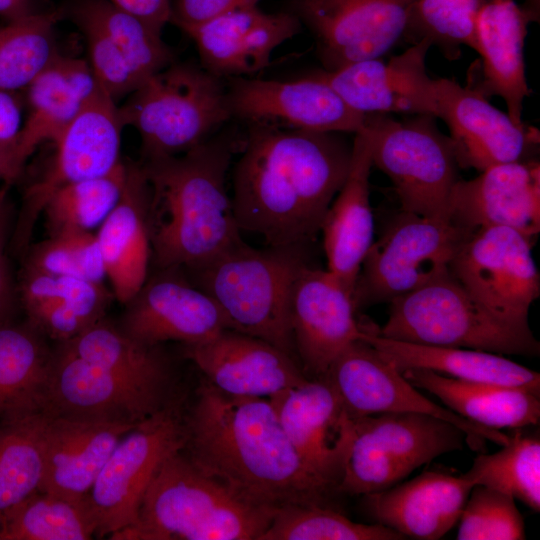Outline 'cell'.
<instances>
[{
	"instance_id": "obj_37",
	"label": "cell",
	"mask_w": 540,
	"mask_h": 540,
	"mask_svg": "<svg viewBox=\"0 0 540 540\" xmlns=\"http://www.w3.org/2000/svg\"><path fill=\"white\" fill-rule=\"evenodd\" d=\"M60 343L85 361L120 374L173 384L170 361L160 345L136 341L105 317L76 337Z\"/></svg>"
},
{
	"instance_id": "obj_41",
	"label": "cell",
	"mask_w": 540,
	"mask_h": 540,
	"mask_svg": "<svg viewBox=\"0 0 540 540\" xmlns=\"http://www.w3.org/2000/svg\"><path fill=\"white\" fill-rule=\"evenodd\" d=\"M473 485H482L540 511V440L515 432L493 454H480L465 473Z\"/></svg>"
},
{
	"instance_id": "obj_54",
	"label": "cell",
	"mask_w": 540,
	"mask_h": 540,
	"mask_svg": "<svg viewBox=\"0 0 540 540\" xmlns=\"http://www.w3.org/2000/svg\"><path fill=\"white\" fill-rule=\"evenodd\" d=\"M406 1H408V2H412L413 0H406Z\"/></svg>"
},
{
	"instance_id": "obj_19",
	"label": "cell",
	"mask_w": 540,
	"mask_h": 540,
	"mask_svg": "<svg viewBox=\"0 0 540 540\" xmlns=\"http://www.w3.org/2000/svg\"><path fill=\"white\" fill-rule=\"evenodd\" d=\"M436 94V118L449 128L460 167L481 172L494 165L532 159L539 145L535 127L516 124L472 86L439 78Z\"/></svg>"
},
{
	"instance_id": "obj_33",
	"label": "cell",
	"mask_w": 540,
	"mask_h": 540,
	"mask_svg": "<svg viewBox=\"0 0 540 540\" xmlns=\"http://www.w3.org/2000/svg\"><path fill=\"white\" fill-rule=\"evenodd\" d=\"M360 339L400 372L426 369L454 379L521 387L540 393V374L500 354L482 350L416 344L378 335L360 322Z\"/></svg>"
},
{
	"instance_id": "obj_23",
	"label": "cell",
	"mask_w": 540,
	"mask_h": 540,
	"mask_svg": "<svg viewBox=\"0 0 540 540\" xmlns=\"http://www.w3.org/2000/svg\"><path fill=\"white\" fill-rule=\"evenodd\" d=\"M448 219L470 233L504 226L535 241L540 232L539 161L498 164L473 179H459L450 195Z\"/></svg>"
},
{
	"instance_id": "obj_5",
	"label": "cell",
	"mask_w": 540,
	"mask_h": 540,
	"mask_svg": "<svg viewBox=\"0 0 540 540\" xmlns=\"http://www.w3.org/2000/svg\"><path fill=\"white\" fill-rule=\"evenodd\" d=\"M311 247L294 244L257 249L242 240L183 271L216 301L233 330L262 339L295 359L290 297L296 278L312 264Z\"/></svg>"
},
{
	"instance_id": "obj_48",
	"label": "cell",
	"mask_w": 540,
	"mask_h": 540,
	"mask_svg": "<svg viewBox=\"0 0 540 540\" xmlns=\"http://www.w3.org/2000/svg\"><path fill=\"white\" fill-rule=\"evenodd\" d=\"M9 184L0 186V321L13 320L18 297L6 255L7 240L11 229L12 205Z\"/></svg>"
},
{
	"instance_id": "obj_30",
	"label": "cell",
	"mask_w": 540,
	"mask_h": 540,
	"mask_svg": "<svg viewBox=\"0 0 540 540\" xmlns=\"http://www.w3.org/2000/svg\"><path fill=\"white\" fill-rule=\"evenodd\" d=\"M150 189L141 163L127 162L121 197L96 233L106 278L126 304L148 278L152 250L148 225Z\"/></svg>"
},
{
	"instance_id": "obj_47",
	"label": "cell",
	"mask_w": 540,
	"mask_h": 540,
	"mask_svg": "<svg viewBox=\"0 0 540 540\" xmlns=\"http://www.w3.org/2000/svg\"><path fill=\"white\" fill-rule=\"evenodd\" d=\"M68 13L84 35L88 63L99 87L116 102L127 97L139 86V81L115 43L100 24L75 3Z\"/></svg>"
},
{
	"instance_id": "obj_27",
	"label": "cell",
	"mask_w": 540,
	"mask_h": 540,
	"mask_svg": "<svg viewBox=\"0 0 540 540\" xmlns=\"http://www.w3.org/2000/svg\"><path fill=\"white\" fill-rule=\"evenodd\" d=\"M41 412L44 473L39 491L83 499L120 439L135 425Z\"/></svg>"
},
{
	"instance_id": "obj_21",
	"label": "cell",
	"mask_w": 540,
	"mask_h": 540,
	"mask_svg": "<svg viewBox=\"0 0 540 540\" xmlns=\"http://www.w3.org/2000/svg\"><path fill=\"white\" fill-rule=\"evenodd\" d=\"M352 296L327 268L312 264L296 278L290 297V321L297 358L307 374L325 376L338 355L360 339Z\"/></svg>"
},
{
	"instance_id": "obj_34",
	"label": "cell",
	"mask_w": 540,
	"mask_h": 540,
	"mask_svg": "<svg viewBox=\"0 0 540 540\" xmlns=\"http://www.w3.org/2000/svg\"><path fill=\"white\" fill-rule=\"evenodd\" d=\"M402 375L445 406L477 425L501 430L538 425L540 393L532 390L447 377L426 369H406Z\"/></svg>"
},
{
	"instance_id": "obj_2",
	"label": "cell",
	"mask_w": 540,
	"mask_h": 540,
	"mask_svg": "<svg viewBox=\"0 0 540 540\" xmlns=\"http://www.w3.org/2000/svg\"><path fill=\"white\" fill-rule=\"evenodd\" d=\"M185 421L186 455L258 503L325 505L336 489L299 456L268 398L229 395L207 382Z\"/></svg>"
},
{
	"instance_id": "obj_40",
	"label": "cell",
	"mask_w": 540,
	"mask_h": 540,
	"mask_svg": "<svg viewBox=\"0 0 540 540\" xmlns=\"http://www.w3.org/2000/svg\"><path fill=\"white\" fill-rule=\"evenodd\" d=\"M127 178V162L107 174L69 184L57 190L45 204L48 235L92 232L118 203Z\"/></svg>"
},
{
	"instance_id": "obj_38",
	"label": "cell",
	"mask_w": 540,
	"mask_h": 540,
	"mask_svg": "<svg viewBox=\"0 0 540 540\" xmlns=\"http://www.w3.org/2000/svg\"><path fill=\"white\" fill-rule=\"evenodd\" d=\"M97 522L88 496L73 500L36 492L0 522V540H87Z\"/></svg>"
},
{
	"instance_id": "obj_12",
	"label": "cell",
	"mask_w": 540,
	"mask_h": 540,
	"mask_svg": "<svg viewBox=\"0 0 540 540\" xmlns=\"http://www.w3.org/2000/svg\"><path fill=\"white\" fill-rule=\"evenodd\" d=\"M125 127L119 106L100 87L53 142L44 171L25 188L12 233V246L26 251L34 226L49 198L59 189L109 173L121 162Z\"/></svg>"
},
{
	"instance_id": "obj_35",
	"label": "cell",
	"mask_w": 540,
	"mask_h": 540,
	"mask_svg": "<svg viewBox=\"0 0 540 540\" xmlns=\"http://www.w3.org/2000/svg\"><path fill=\"white\" fill-rule=\"evenodd\" d=\"M28 322L0 321V419L40 410L53 350Z\"/></svg>"
},
{
	"instance_id": "obj_42",
	"label": "cell",
	"mask_w": 540,
	"mask_h": 540,
	"mask_svg": "<svg viewBox=\"0 0 540 540\" xmlns=\"http://www.w3.org/2000/svg\"><path fill=\"white\" fill-rule=\"evenodd\" d=\"M93 17L115 43L139 81L174 62V53L161 33L110 0H76L74 2Z\"/></svg>"
},
{
	"instance_id": "obj_1",
	"label": "cell",
	"mask_w": 540,
	"mask_h": 540,
	"mask_svg": "<svg viewBox=\"0 0 540 540\" xmlns=\"http://www.w3.org/2000/svg\"><path fill=\"white\" fill-rule=\"evenodd\" d=\"M342 134L247 125L232 178L240 231L268 246L313 245L349 170Z\"/></svg>"
},
{
	"instance_id": "obj_14",
	"label": "cell",
	"mask_w": 540,
	"mask_h": 540,
	"mask_svg": "<svg viewBox=\"0 0 540 540\" xmlns=\"http://www.w3.org/2000/svg\"><path fill=\"white\" fill-rule=\"evenodd\" d=\"M533 244L534 240L513 228H481L463 241L449 269L494 316L519 329L531 330L529 309L540 295Z\"/></svg>"
},
{
	"instance_id": "obj_46",
	"label": "cell",
	"mask_w": 540,
	"mask_h": 540,
	"mask_svg": "<svg viewBox=\"0 0 540 540\" xmlns=\"http://www.w3.org/2000/svg\"><path fill=\"white\" fill-rule=\"evenodd\" d=\"M458 521V540L525 539L515 499L482 485L472 487Z\"/></svg>"
},
{
	"instance_id": "obj_9",
	"label": "cell",
	"mask_w": 540,
	"mask_h": 540,
	"mask_svg": "<svg viewBox=\"0 0 540 540\" xmlns=\"http://www.w3.org/2000/svg\"><path fill=\"white\" fill-rule=\"evenodd\" d=\"M470 234L448 219L401 210L363 259L351 295L356 311L389 303L448 270Z\"/></svg>"
},
{
	"instance_id": "obj_18",
	"label": "cell",
	"mask_w": 540,
	"mask_h": 540,
	"mask_svg": "<svg viewBox=\"0 0 540 540\" xmlns=\"http://www.w3.org/2000/svg\"><path fill=\"white\" fill-rule=\"evenodd\" d=\"M118 327L146 345L204 342L233 326L216 301L182 268L159 269L126 303Z\"/></svg>"
},
{
	"instance_id": "obj_16",
	"label": "cell",
	"mask_w": 540,
	"mask_h": 540,
	"mask_svg": "<svg viewBox=\"0 0 540 540\" xmlns=\"http://www.w3.org/2000/svg\"><path fill=\"white\" fill-rule=\"evenodd\" d=\"M226 86L232 119L246 125L355 134L366 124L367 115L348 106L319 72L285 81L230 78Z\"/></svg>"
},
{
	"instance_id": "obj_3",
	"label": "cell",
	"mask_w": 540,
	"mask_h": 540,
	"mask_svg": "<svg viewBox=\"0 0 540 540\" xmlns=\"http://www.w3.org/2000/svg\"><path fill=\"white\" fill-rule=\"evenodd\" d=\"M243 136L226 129L185 153L141 162L150 189L151 261L158 269L200 265L243 240L226 186Z\"/></svg>"
},
{
	"instance_id": "obj_32",
	"label": "cell",
	"mask_w": 540,
	"mask_h": 540,
	"mask_svg": "<svg viewBox=\"0 0 540 540\" xmlns=\"http://www.w3.org/2000/svg\"><path fill=\"white\" fill-rule=\"evenodd\" d=\"M98 88L88 61L59 53L24 90L27 112L16 147L20 162L25 165L41 144L53 143Z\"/></svg>"
},
{
	"instance_id": "obj_11",
	"label": "cell",
	"mask_w": 540,
	"mask_h": 540,
	"mask_svg": "<svg viewBox=\"0 0 540 540\" xmlns=\"http://www.w3.org/2000/svg\"><path fill=\"white\" fill-rule=\"evenodd\" d=\"M187 441L181 400L131 428L118 442L88 493L97 529L113 535L133 526L146 490L162 463Z\"/></svg>"
},
{
	"instance_id": "obj_51",
	"label": "cell",
	"mask_w": 540,
	"mask_h": 540,
	"mask_svg": "<svg viewBox=\"0 0 540 540\" xmlns=\"http://www.w3.org/2000/svg\"><path fill=\"white\" fill-rule=\"evenodd\" d=\"M118 7L135 15L152 29L162 33L171 20V0H110Z\"/></svg>"
},
{
	"instance_id": "obj_31",
	"label": "cell",
	"mask_w": 540,
	"mask_h": 540,
	"mask_svg": "<svg viewBox=\"0 0 540 540\" xmlns=\"http://www.w3.org/2000/svg\"><path fill=\"white\" fill-rule=\"evenodd\" d=\"M27 322L56 341L65 342L105 317L115 299L103 282L38 271L23 266L16 284Z\"/></svg>"
},
{
	"instance_id": "obj_10",
	"label": "cell",
	"mask_w": 540,
	"mask_h": 540,
	"mask_svg": "<svg viewBox=\"0 0 540 540\" xmlns=\"http://www.w3.org/2000/svg\"><path fill=\"white\" fill-rule=\"evenodd\" d=\"M435 118L416 115L397 121L377 114L367 115V124L374 133L373 167L392 182L401 210L448 219L460 166L450 138L438 130Z\"/></svg>"
},
{
	"instance_id": "obj_20",
	"label": "cell",
	"mask_w": 540,
	"mask_h": 540,
	"mask_svg": "<svg viewBox=\"0 0 540 540\" xmlns=\"http://www.w3.org/2000/svg\"><path fill=\"white\" fill-rule=\"evenodd\" d=\"M431 47L429 41L421 40L388 61L368 59L319 73L348 106L363 115L436 117V79L426 69Z\"/></svg>"
},
{
	"instance_id": "obj_39",
	"label": "cell",
	"mask_w": 540,
	"mask_h": 540,
	"mask_svg": "<svg viewBox=\"0 0 540 540\" xmlns=\"http://www.w3.org/2000/svg\"><path fill=\"white\" fill-rule=\"evenodd\" d=\"M61 14L33 12L0 26V91L25 90L52 63Z\"/></svg>"
},
{
	"instance_id": "obj_50",
	"label": "cell",
	"mask_w": 540,
	"mask_h": 540,
	"mask_svg": "<svg viewBox=\"0 0 540 540\" xmlns=\"http://www.w3.org/2000/svg\"><path fill=\"white\" fill-rule=\"evenodd\" d=\"M23 100L18 92L0 91V147H17L24 121Z\"/></svg>"
},
{
	"instance_id": "obj_22",
	"label": "cell",
	"mask_w": 540,
	"mask_h": 540,
	"mask_svg": "<svg viewBox=\"0 0 540 540\" xmlns=\"http://www.w3.org/2000/svg\"><path fill=\"white\" fill-rule=\"evenodd\" d=\"M268 399L302 460L338 490L354 419L332 385L308 378Z\"/></svg>"
},
{
	"instance_id": "obj_53",
	"label": "cell",
	"mask_w": 540,
	"mask_h": 540,
	"mask_svg": "<svg viewBox=\"0 0 540 540\" xmlns=\"http://www.w3.org/2000/svg\"><path fill=\"white\" fill-rule=\"evenodd\" d=\"M33 13L30 3L24 0H0V17L7 23Z\"/></svg>"
},
{
	"instance_id": "obj_13",
	"label": "cell",
	"mask_w": 540,
	"mask_h": 540,
	"mask_svg": "<svg viewBox=\"0 0 540 540\" xmlns=\"http://www.w3.org/2000/svg\"><path fill=\"white\" fill-rule=\"evenodd\" d=\"M172 386L90 363L59 343L53 350L40 411L136 425L175 399Z\"/></svg>"
},
{
	"instance_id": "obj_7",
	"label": "cell",
	"mask_w": 540,
	"mask_h": 540,
	"mask_svg": "<svg viewBox=\"0 0 540 540\" xmlns=\"http://www.w3.org/2000/svg\"><path fill=\"white\" fill-rule=\"evenodd\" d=\"M380 336L432 346L469 348L496 354L536 356L540 344L531 330L514 327L490 313L450 269L389 302Z\"/></svg>"
},
{
	"instance_id": "obj_8",
	"label": "cell",
	"mask_w": 540,
	"mask_h": 540,
	"mask_svg": "<svg viewBox=\"0 0 540 540\" xmlns=\"http://www.w3.org/2000/svg\"><path fill=\"white\" fill-rule=\"evenodd\" d=\"M354 419L338 490L367 495L390 488L442 454L461 450L466 434L422 413L382 412Z\"/></svg>"
},
{
	"instance_id": "obj_43",
	"label": "cell",
	"mask_w": 540,
	"mask_h": 540,
	"mask_svg": "<svg viewBox=\"0 0 540 540\" xmlns=\"http://www.w3.org/2000/svg\"><path fill=\"white\" fill-rule=\"evenodd\" d=\"M398 532L381 525L356 523L320 504H296L278 509L259 540H399Z\"/></svg>"
},
{
	"instance_id": "obj_4",
	"label": "cell",
	"mask_w": 540,
	"mask_h": 540,
	"mask_svg": "<svg viewBox=\"0 0 540 540\" xmlns=\"http://www.w3.org/2000/svg\"><path fill=\"white\" fill-rule=\"evenodd\" d=\"M279 508L256 502L196 465L182 450L157 470L137 522L116 540H259Z\"/></svg>"
},
{
	"instance_id": "obj_6",
	"label": "cell",
	"mask_w": 540,
	"mask_h": 540,
	"mask_svg": "<svg viewBox=\"0 0 540 540\" xmlns=\"http://www.w3.org/2000/svg\"><path fill=\"white\" fill-rule=\"evenodd\" d=\"M127 97L120 114L138 132L143 160L185 153L232 119L226 80L200 63L174 61Z\"/></svg>"
},
{
	"instance_id": "obj_29",
	"label": "cell",
	"mask_w": 540,
	"mask_h": 540,
	"mask_svg": "<svg viewBox=\"0 0 540 540\" xmlns=\"http://www.w3.org/2000/svg\"><path fill=\"white\" fill-rule=\"evenodd\" d=\"M530 17L514 0H478L474 47L481 60L480 84L486 97H501L516 124L530 94L524 63V42Z\"/></svg>"
},
{
	"instance_id": "obj_44",
	"label": "cell",
	"mask_w": 540,
	"mask_h": 540,
	"mask_svg": "<svg viewBox=\"0 0 540 540\" xmlns=\"http://www.w3.org/2000/svg\"><path fill=\"white\" fill-rule=\"evenodd\" d=\"M477 8L478 0H413L403 36L412 44L427 40L453 60L462 46L474 47Z\"/></svg>"
},
{
	"instance_id": "obj_52",
	"label": "cell",
	"mask_w": 540,
	"mask_h": 540,
	"mask_svg": "<svg viewBox=\"0 0 540 540\" xmlns=\"http://www.w3.org/2000/svg\"><path fill=\"white\" fill-rule=\"evenodd\" d=\"M24 166L15 148L0 147V181L11 185L21 176Z\"/></svg>"
},
{
	"instance_id": "obj_49",
	"label": "cell",
	"mask_w": 540,
	"mask_h": 540,
	"mask_svg": "<svg viewBox=\"0 0 540 540\" xmlns=\"http://www.w3.org/2000/svg\"><path fill=\"white\" fill-rule=\"evenodd\" d=\"M260 0H174L171 20L184 32L223 13L257 6Z\"/></svg>"
},
{
	"instance_id": "obj_26",
	"label": "cell",
	"mask_w": 540,
	"mask_h": 540,
	"mask_svg": "<svg viewBox=\"0 0 540 540\" xmlns=\"http://www.w3.org/2000/svg\"><path fill=\"white\" fill-rule=\"evenodd\" d=\"M373 145L374 133L366 119L365 127L354 134L347 176L320 230L327 269L351 295L363 259L374 241L369 195Z\"/></svg>"
},
{
	"instance_id": "obj_55",
	"label": "cell",
	"mask_w": 540,
	"mask_h": 540,
	"mask_svg": "<svg viewBox=\"0 0 540 540\" xmlns=\"http://www.w3.org/2000/svg\"><path fill=\"white\" fill-rule=\"evenodd\" d=\"M24 1H27V2H29V0H24Z\"/></svg>"
},
{
	"instance_id": "obj_25",
	"label": "cell",
	"mask_w": 540,
	"mask_h": 540,
	"mask_svg": "<svg viewBox=\"0 0 540 540\" xmlns=\"http://www.w3.org/2000/svg\"><path fill=\"white\" fill-rule=\"evenodd\" d=\"M184 350L209 384L233 396L270 398L308 379L290 355L235 330L185 345Z\"/></svg>"
},
{
	"instance_id": "obj_24",
	"label": "cell",
	"mask_w": 540,
	"mask_h": 540,
	"mask_svg": "<svg viewBox=\"0 0 540 540\" xmlns=\"http://www.w3.org/2000/svg\"><path fill=\"white\" fill-rule=\"evenodd\" d=\"M301 28L290 10L270 13L251 6L218 15L186 33L195 43L201 66L227 80L268 67L273 51Z\"/></svg>"
},
{
	"instance_id": "obj_15",
	"label": "cell",
	"mask_w": 540,
	"mask_h": 540,
	"mask_svg": "<svg viewBox=\"0 0 540 540\" xmlns=\"http://www.w3.org/2000/svg\"><path fill=\"white\" fill-rule=\"evenodd\" d=\"M322 378L332 385L352 418L382 412L422 413L460 428L466 434L468 446L476 451L482 449L486 440L500 446L509 441V436L500 430L472 423L426 398L362 339L345 348Z\"/></svg>"
},
{
	"instance_id": "obj_17",
	"label": "cell",
	"mask_w": 540,
	"mask_h": 540,
	"mask_svg": "<svg viewBox=\"0 0 540 540\" xmlns=\"http://www.w3.org/2000/svg\"><path fill=\"white\" fill-rule=\"evenodd\" d=\"M406 0H292L291 9L313 34L326 71L380 58L404 35Z\"/></svg>"
},
{
	"instance_id": "obj_45",
	"label": "cell",
	"mask_w": 540,
	"mask_h": 540,
	"mask_svg": "<svg viewBox=\"0 0 540 540\" xmlns=\"http://www.w3.org/2000/svg\"><path fill=\"white\" fill-rule=\"evenodd\" d=\"M23 266L93 282L106 278L96 234L64 232L27 249Z\"/></svg>"
},
{
	"instance_id": "obj_36",
	"label": "cell",
	"mask_w": 540,
	"mask_h": 540,
	"mask_svg": "<svg viewBox=\"0 0 540 540\" xmlns=\"http://www.w3.org/2000/svg\"><path fill=\"white\" fill-rule=\"evenodd\" d=\"M0 522L39 491L44 473L42 412L0 419Z\"/></svg>"
},
{
	"instance_id": "obj_28",
	"label": "cell",
	"mask_w": 540,
	"mask_h": 540,
	"mask_svg": "<svg viewBox=\"0 0 540 540\" xmlns=\"http://www.w3.org/2000/svg\"><path fill=\"white\" fill-rule=\"evenodd\" d=\"M466 476L426 471L410 481L364 495L370 516L403 537L442 538L458 522L473 487Z\"/></svg>"
}]
</instances>
